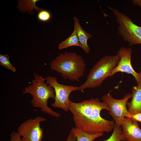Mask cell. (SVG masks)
<instances>
[{"label":"cell","mask_w":141,"mask_h":141,"mask_svg":"<svg viewBox=\"0 0 141 141\" xmlns=\"http://www.w3.org/2000/svg\"><path fill=\"white\" fill-rule=\"evenodd\" d=\"M73 115L75 127L90 134L103 133L113 129L114 121L102 118L101 111L105 109L108 111V105L98 98H91L76 103L70 101L68 107Z\"/></svg>","instance_id":"1"},{"label":"cell","mask_w":141,"mask_h":141,"mask_svg":"<svg viewBox=\"0 0 141 141\" xmlns=\"http://www.w3.org/2000/svg\"><path fill=\"white\" fill-rule=\"evenodd\" d=\"M33 75L34 78L31 84L24 88L23 94L31 95L32 98L31 102L33 107L39 108L42 112L53 117H60V114L53 111L48 106L49 98L55 99L54 88L46 82L45 78L35 73H34Z\"/></svg>","instance_id":"2"},{"label":"cell","mask_w":141,"mask_h":141,"mask_svg":"<svg viewBox=\"0 0 141 141\" xmlns=\"http://www.w3.org/2000/svg\"><path fill=\"white\" fill-rule=\"evenodd\" d=\"M51 69L66 80L79 81L86 71L85 61L76 53L66 52L59 55L49 64Z\"/></svg>","instance_id":"3"},{"label":"cell","mask_w":141,"mask_h":141,"mask_svg":"<svg viewBox=\"0 0 141 141\" xmlns=\"http://www.w3.org/2000/svg\"><path fill=\"white\" fill-rule=\"evenodd\" d=\"M120 59L118 54L105 55L96 63L90 70L85 82L79 86L78 90L84 92L86 89L99 87L103 81L109 77Z\"/></svg>","instance_id":"4"},{"label":"cell","mask_w":141,"mask_h":141,"mask_svg":"<svg viewBox=\"0 0 141 141\" xmlns=\"http://www.w3.org/2000/svg\"><path fill=\"white\" fill-rule=\"evenodd\" d=\"M107 7L115 16L116 22L119 25L118 34L130 46L141 44V26L134 24L128 16L117 9L109 6Z\"/></svg>","instance_id":"5"},{"label":"cell","mask_w":141,"mask_h":141,"mask_svg":"<svg viewBox=\"0 0 141 141\" xmlns=\"http://www.w3.org/2000/svg\"><path fill=\"white\" fill-rule=\"evenodd\" d=\"M131 97L132 94L130 93L126 94L121 99L114 98L109 93L102 96L103 102L108 107L109 113L113 119L115 125L121 126L125 118H131L132 115L128 112L127 107L128 101Z\"/></svg>","instance_id":"6"},{"label":"cell","mask_w":141,"mask_h":141,"mask_svg":"<svg viewBox=\"0 0 141 141\" xmlns=\"http://www.w3.org/2000/svg\"><path fill=\"white\" fill-rule=\"evenodd\" d=\"M45 78L46 82L52 86L55 91V98L54 102L51 104L52 107L68 111L70 95L73 91L78 90L79 87L60 84L54 76L48 75Z\"/></svg>","instance_id":"7"},{"label":"cell","mask_w":141,"mask_h":141,"mask_svg":"<svg viewBox=\"0 0 141 141\" xmlns=\"http://www.w3.org/2000/svg\"><path fill=\"white\" fill-rule=\"evenodd\" d=\"M46 120L41 116L28 119L20 125L17 132L23 141H42L44 131L40 123Z\"/></svg>","instance_id":"8"},{"label":"cell","mask_w":141,"mask_h":141,"mask_svg":"<svg viewBox=\"0 0 141 141\" xmlns=\"http://www.w3.org/2000/svg\"><path fill=\"white\" fill-rule=\"evenodd\" d=\"M132 49L130 48L122 47L118 52L120 56L119 61L110 73L109 77H112L119 72L125 73L132 75L134 78L137 83L141 80V74L135 71L131 63Z\"/></svg>","instance_id":"9"},{"label":"cell","mask_w":141,"mask_h":141,"mask_svg":"<svg viewBox=\"0 0 141 141\" xmlns=\"http://www.w3.org/2000/svg\"><path fill=\"white\" fill-rule=\"evenodd\" d=\"M121 126L122 135L125 141H141V129L137 122L126 117Z\"/></svg>","instance_id":"10"},{"label":"cell","mask_w":141,"mask_h":141,"mask_svg":"<svg viewBox=\"0 0 141 141\" xmlns=\"http://www.w3.org/2000/svg\"><path fill=\"white\" fill-rule=\"evenodd\" d=\"M137 83L132 87V99L127 104L128 110L132 116L141 112V80Z\"/></svg>","instance_id":"11"},{"label":"cell","mask_w":141,"mask_h":141,"mask_svg":"<svg viewBox=\"0 0 141 141\" xmlns=\"http://www.w3.org/2000/svg\"><path fill=\"white\" fill-rule=\"evenodd\" d=\"M74 21V30L78 36L80 45V47L86 54H89L90 52V49L88 45L87 41L90 38L92 37L90 33L86 32L81 26L79 20L76 17H73Z\"/></svg>","instance_id":"12"},{"label":"cell","mask_w":141,"mask_h":141,"mask_svg":"<svg viewBox=\"0 0 141 141\" xmlns=\"http://www.w3.org/2000/svg\"><path fill=\"white\" fill-rule=\"evenodd\" d=\"M70 132L75 137L77 141H93L103 135V133H89L75 127L72 128Z\"/></svg>","instance_id":"13"},{"label":"cell","mask_w":141,"mask_h":141,"mask_svg":"<svg viewBox=\"0 0 141 141\" xmlns=\"http://www.w3.org/2000/svg\"><path fill=\"white\" fill-rule=\"evenodd\" d=\"M38 0H20L18 1L17 8L20 11L25 12L26 11L30 14H32L34 9L38 12L43 9L37 7L36 2Z\"/></svg>","instance_id":"14"},{"label":"cell","mask_w":141,"mask_h":141,"mask_svg":"<svg viewBox=\"0 0 141 141\" xmlns=\"http://www.w3.org/2000/svg\"><path fill=\"white\" fill-rule=\"evenodd\" d=\"M72 46H77L80 47V44L77 34L74 30L68 38L59 44L58 48L61 50Z\"/></svg>","instance_id":"15"},{"label":"cell","mask_w":141,"mask_h":141,"mask_svg":"<svg viewBox=\"0 0 141 141\" xmlns=\"http://www.w3.org/2000/svg\"><path fill=\"white\" fill-rule=\"evenodd\" d=\"M113 132L109 138L103 141H125L122 134L121 126H118L115 124Z\"/></svg>","instance_id":"16"},{"label":"cell","mask_w":141,"mask_h":141,"mask_svg":"<svg viewBox=\"0 0 141 141\" xmlns=\"http://www.w3.org/2000/svg\"><path fill=\"white\" fill-rule=\"evenodd\" d=\"M0 64L14 72L16 71V68L11 63L9 57L7 54L2 55L0 54Z\"/></svg>","instance_id":"17"},{"label":"cell","mask_w":141,"mask_h":141,"mask_svg":"<svg viewBox=\"0 0 141 141\" xmlns=\"http://www.w3.org/2000/svg\"><path fill=\"white\" fill-rule=\"evenodd\" d=\"M51 17V15L50 12L43 9L38 12L37 15L38 19L39 21L43 22L49 21Z\"/></svg>","instance_id":"18"},{"label":"cell","mask_w":141,"mask_h":141,"mask_svg":"<svg viewBox=\"0 0 141 141\" xmlns=\"http://www.w3.org/2000/svg\"><path fill=\"white\" fill-rule=\"evenodd\" d=\"M9 141H23L17 132H12L10 135Z\"/></svg>","instance_id":"19"},{"label":"cell","mask_w":141,"mask_h":141,"mask_svg":"<svg viewBox=\"0 0 141 141\" xmlns=\"http://www.w3.org/2000/svg\"><path fill=\"white\" fill-rule=\"evenodd\" d=\"M137 122L141 121V112L132 115L131 118Z\"/></svg>","instance_id":"20"},{"label":"cell","mask_w":141,"mask_h":141,"mask_svg":"<svg viewBox=\"0 0 141 141\" xmlns=\"http://www.w3.org/2000/svg\"><path fill=\"white\" fill-rule=\"evenodd\" d=\"M66 141H76V139L75 137L70 132Z\"/></svg>","instance_id":"21"},{"label":"cell","mask_w":141,"mask_h":141,"mask_svg":"<svg viewBox=\"0 0 141 141\" xmlns=\"http://www.w3.org/2000/svg\"><path fill=\"white\" fill-rule=\"evenodd\" d=\"M133 3L135 5H138L141 7V0L132 1Z\"/></svg>","instance_id":"22"},{"label":"cell","mask_w":141,"mask_h":141,"mask_svg":"<svg viewBox=\"0 0 141 141\" xmlns=\"http://www.w3.org/2000/svg\"><path fill=\"white\" fill-rule=\"evenodd\" d=\"M140 72V73H141V71Z\"/></svg>","instance_id":"23"},{"label":"cell","mask_w":141,"mask_h":141,"mask_svg":"<svg viewBox=\"0 0 141 141\" xmlns=\"http://www.w3.org/2000/svg\"><path fill=\"white\" fill-rule=\"evenodd\" d=\"M140 122V123H141V121Z\"/></svg>","instance_id":"24"}]
</instances>
